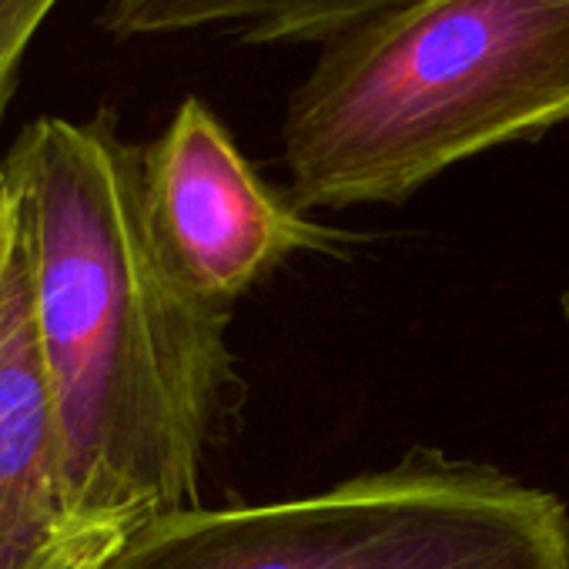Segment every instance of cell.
<instances>
[{"instance_id": "obj_1", "label": "cell", "mask_w": 569, "mask_h": 569, "mask_svg": "<svg viewBox=\"0 0 569 569\" xmlns=\"http://www.w3.org/2000/svg\"><path fill=\"white\" fill-rule=\"evenodd\" d=\"M14 184L71 526L101 566L141 526L198 506L231 382V312L201 302L148 228L141 148L114 111L31 121Z\"/></svg>"}, {"instance_id": "obj_2", "label": "cell", "mask_w": 569, "mask_h": 569, "mask_svg": "<svg viewBox=\"0 0 569 569\" xmlns=\"http://www.w3.org/2000/svg\"><path fill=\"white\" fill-rule=\"evenodd\" d=\"M569 121V0H422L326 44L284 111L302 211L399 204Z\"/></svg>"}, {"instance_id": "obj_3", "label": "cell", "mask_w": 569, "mask_h": 569, "mask_svg": "<svg viewBox=\"0 0 569 569\" xmlns=\"http://www.w3.org/2000/svg\"><path fill=\"white\" fill-rule=\"evenodd\" d=\"M98 569H569V506L489 466L409 459L299 499L161 516Z\"/></svg>"}, {"instance_id": "obj_4", "label": "cell", "mask_w": 569, "mask_h": 569, "mask_svg": "<svg viewBox=\"0 0 569 569\" xmlns=\"http://www.w3.org/2000/svg\"><path fill=\"white\" fill-rule=\"evenodd\" d=\"M141 194L158 251L201 302L231 312L296 251L336 234L268 188L218 114L184 98L168 128L141 148Z\"/></svg>"}, {"instance_id": "obj_5", "label": "cell", "mask_w": 569, "mask_h": 569, "mask_svg": "<svg viewBox=\"0 0 569 569\" xmlns=\"http://www.w3.org/2000/svg\"><path fill=\"white\" fill-rule=\"evenodd\" d=\"M0 569H98L64 502L21 231L0 284Z\"/></svg>"}, {"instance_id": "obj_6", "label": "cell", "mask_w": 569, "mask_h": 569, "mask_svg": "<svg viewBox=\"0 0 569 569\" xmlns=\"http://www.w3.org/2000/svg\"><path fill=\"white\" fill-rule=\"evenodd\" d=\"M412 4L422 0H108L101 28L128 41L228 24L248 44H329Z\"/></svg>"}, {"instance_id": "obj_7", "label": "cell", "mask_w": 569, "mask_h": 569, "mask_svg": "<svg viewBox=\"0 0 569 569\" xmlns=\"http://www.w3.org/2000/svg\"><path fill=\"white\" fill-rule=\"evenodd\" d=\"M61 0H0V121L21 84L24 58Z\"/></svg>"}, {"instance_id": "obj_8", "label": "cell", "mask_w": 569, "mask_h": 569, "mask_svg": "<svg viewBox=\"0 0 569 569\" xmlns=\"http://www.w3.org/2000/svg\"><path fill=\"white\" fill-rule=\"evenodd\" d=\"M14 238H18V198H14L11 178L0 171V284H4V268H8Z\"/></svg>"}, {"instance_id": "obj_9", "label": "cell", "mask_w": 569, "mask_h": 569, "mask_svg": "<svg viewBox=\"0 0 569 569\" xmlns=\"http://www.w3.org/2000/svg\"><path fill=\"white\" fill-rule=\"evenodd\" d=\"M562 312H566V319H569V284H566V292H562Z\"/></svg>"}]
</instances>
